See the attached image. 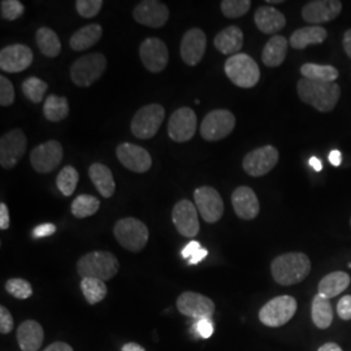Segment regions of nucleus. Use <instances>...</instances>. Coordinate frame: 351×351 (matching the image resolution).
I'll return each instance as SVG.
<instances>
[{
    "mask_svg": "<svg viewBox=\"0 0 351 351\" xmlns=\"http://www.w3.org/2000/svg\"><path fill=\"white\" fill-rule=\"evenodd\" d=\"M328 159H329V162L332 165H335V167H339L341 165V162H342V155H341V152L339 150H333L329 152V156H328Z\"/></svg>",
    "mask_w": 351,
    "mask_h": 351,
    "instance_id": "nucleus-54",
    "label": "nucleus"
},
{
    "mask_svg": "<svg viewBox=\"0 0 351 351\" xmlns=\"http://www.w3.org/2000/svg\"><path fill=\"white\" fill-rule=\"evenodd\" d=\"M278 162V151L274 146H263L250 151L242 162L243 171L251 177H262L269 173Z\"/></svg>",
    "mask_w": 351,
    "mask_h": 351,
    "instance_id": "nucleus-10",
    "label": "nucleus"
},
{
    "mask_svg": "<svg viewBox=\"0 0 351 351\" xmlns=\"http://www.w3.org/2000/svg\"><path fill=\"white\" fill-rule=\"evenodd\" d=\"M14 101V88L8 78L0 77V104L1 107H8Z\"/></svg>",
    "mask_w": 351,
    "mask_h": 351,
    "instance_id": "nucleus-44",
    "label": "nucleus"
},
{
    "mask_svg": "<svg viewBox=\"0 0 351 351\" xmlns=\"http://www.w3.org/2000/svg\"><path fill=\"white\" fill-rule=\"evenodd\" d=\"M351 278L346 272L337 271L323 277L317 285V294L332 300L343 293L350 285Z\"/></svg>",
    "mask_w": 351,
    "mask_h": 351,
    "instance_id": "nucleus-28",
    "label": "nucleus"
},
{
    "mask_svg": "<svg viewBox=\"0 0 351 351\" xmlns=\"http://www.w3.org/2000/svg\"><path fill=\"white\" fill-rule=\"evenodd\" d=\"M33 51L24 45H11L0 51V69L8 73H20L33 63Z\"/></svg>",
    "mask_w": 351,
    "mask_h": 351,
    "instance_id": "nucleus-20",
    "label": "nucleus"
},
{
    "mask_svg": "<svg viewBox=\"0 0 351 351\" xmlns=\"http://www.w3.org/2000/svg\"><path fill=\"white\" fill-rule=\"evenodd\" d=\"M107 68V59L101 53L81 56L71 66V78L80 88H88L101 78Z\"/></svg>",
    "mask_w": 351,
    "mask_h": 351,
    "instance_id": "nucleus-6",
    "label": "nucleus"
},
{
    "mask_svg": "<svg viewBox=\"0 0 351 351\" xmlns=\"http://www.w3.org/2000/svg\"><path fill=\"white\" fill-rule=\"evenodd\" d=\"M213 45L223 55H237L243 46V32L239 26H228L215 37Z\"/></svg>",
    "mask_w": 351,
    "mask_h": 351,
    "instance_id": "nucleus-26",
    "label": "nucleus"
},
{
    "mask_svg": "<svg viewBox=\"0 0 351 351\" xmlns=\"http://www.w3.org/2000/svg\"><path fill=\"white\" fill-rule=\"evenodd\" d=\"M101 202L94 195L82 194L78 195L75 201L72 202L71 210L77 219H85L88 216H93L99 211Z\"/></svg>",
    "mask_w": 351,
    "mask_h": 351,
    "instance_id": "nucleus-37",
    "label": "nucleus"
},
{
    "mask_svg": "<svg viewBox=\"0 0 351 351\" xmlns=\"http://www.w3.org/2000/svg\"><path fill=\"white\" fill-rule=\"evenodd\" d=\"M328 37L323 26H306L295 30L289 39V43L295 50H303L311 45H320Z\"/></svg>",
    "mask_w": 351,
    "mask_h": 351,
    "instance_id": "nucleus-27",
    "label": "nucleus"
},
{
    "mask_svg": "<svg viewBox=\"0 0 351 351\" xmlns=\"http://www.w3.org/2000/svg\"><path fill=\"white\" fill-rule=\"evenodd\" d=\"M194 201L198 213L208 224L217 223L224 213V202L217 190L211 186H201L194 191Z\"/></svg>",
    "mask_w": 351,
    "mask_h": 351,
    "instance_id": "nucleus-11",
    "label": "nucleus"
},
{
    "mask_svg": "<svg viewBox=\"0 0 351 351\" xmlns=\"http://www.w3.org/2000/svg\"><path fill=\"white\" fill-rule=\"evenodd\" d=\"M116 156L119 162L125 167L126 169L136 172V173H145L147 172L152 165L151 155L149 151L133 143H121L116 149Z\"/></svg>",
    "mask_w": 351,
    "mask_h": 351,
    "instance_id": "nucleus-19",
    "label": "nucleus"
},
{
    "mask_svg": "<svg viewBox=\"0 0 351 351\" xmlns=\"http://www.w3.org/2000/svg\"><path fill=\"white\" fill-rule=\"evenodd\" d=\"M43 114L49 121H52V123H59L64 119H66L69 114L68 99L64 97H58L55 94H51L45 101Z\"/></svg>",
    "mask_w": 351,
    "mask_h": 351,
    "instance_id": "nucleus-35",
    "label": "nucleus"
},
{
    "mask_svg": "<svg viewBox=\"0 0 351 351\" xmlns=\"http://www.w3.org/2000/svg\"><path fill=\"white\" fill-rule=\"evenodd\" d=\"M45 339V330L36 320H26L17 328V342L23 351H37Z\"/></svg>",
    "mask_w": 351,
    "mask_h": 351,
    "instance_id": "nucleus-25",
    "label": "nucleus"
},
{
    "mask_svg": "<svg viewBox=\"0 0 351 351\" xmlns=\"http://www.w3.org/2000/svg\"><path fill=\"white\" fill-rule=\"evenodd\" d=\"M43 351H75L73 348L65 342H53L51 343L49 348H46V350Z\"/></svg>",
    "mask_w": 351,
    "mask_h": 351,
    "instance_id": "nucleus-52",
    "label": "nucleus"
},
{
    "mask_svg": "<svg viewBox=\"0 0 351 351\" xmlns=\"http://www.w3.org/2000/svg\"><path fill=\"white\" fill-rule=\"evenodd\" d=\"M221 12L228 19H239L241 16L246 14L250 11V0H223L221 4Z\"/></svg>",
    "mask_w": 351,
    "mask_h": 351,
    "instance_id": "nucleus-40",
    "label": "nucleus"
},
{
    "mask_svg": "<svg viewBox=\"0 0 351 351\" xmlns=\"http://www.w3.org/2000/svg\"><path fill=\"white\" fill-rule=\"evenodd\" d=\"M236 126L234 114L228 110H215L207 113L201 125L202 138L215 142L228 137Z\"/></svg>",
    "mask_w": 351,
    "mask_h": 351,
    "instance_id": "nucleus-9",
    "label": "nucleus"
},
{
    "mask_svg": "<svg viewBox=\"0 0 351 351\" xmlns=\"http://www.w3.org/2000/svg\"><path fill=\"white\" fill-rule=\"evenodd\" d=\"M350 224H351V220H350Z\"/></svg>",
    "mask_w": 351,
    "mask_h": 351,
    "instance_id": "nucleus-59",
    "label": "nucleus"
},
{
    "mask_svg": "<svg viewBox=\"0 0 351 351\" xmlns=\"http://www.w3.org/2000/svg\"><path fill=\"white\" fill-rule=\"evenodd\" d=\"M308 164H310V167L314 169L315 172H322V169H323V164H322V160H320L319 158H316V156H311V158H310V160H308Z\"/></svg>",
    "mask_w": 351,
    "mask_h": 351,
    "instance_id": "nucleus-55",
    "label": "nucleus"
},
{
    "mask_svg": "<svg viewBox=\"0 0 351 351\" xmlns=\"http://www.w3.org/2000/svg\"><path fill=\"white\" fill-rule=\"evenodd\" d=\"M228 78L239 88H254L261 78V69L256 62L246 53L230 56L224 65Z\"/></svg>",
    "mask_w": 351,
    "mask_h": 351,
    "instance_id": "nucleus-4",
    "label": "nucleus"
},
{
    "mask_svg": "<svg viewBox=\"0 0 351 351\" xmlns=\"http://www.w3.org/2000/svg\"><path fill=\"white\" fill-rule=\"evenodd\" d=\"M298 304L291 295H280L267 302L259 311V320L269 328L285 326L294 317Z\"/></svg>",
    "mask_w": 351,
    "mask_h": 351,
    "instance_id": "nucleus-7",
    "label": "nucleus"
},
{
    "mask_svg": "<svg viewBox=\"0 0 351 351\" xmlns=\"http://www.w3.org/2000/svg\"><path fill=\"white\" fill-rule=\"evenodd\" d=\"M5 290L17 300H27L33 294V287L24 278H11L5 282Z\"/></svg>",
    "mask_w": 351,
    "mask_h": 351,
    "instance_id": "nucleus-41",
    "label": "nucleus"
},
{
    "mask_svg": "<svg viewBox=\"0 0 351 351\" xmlns=\"http://www.w3.org/2000/svg\"><path fill=\"white\" fill-rule=\"evenodd\" d=\"M165 116V110L160 104H149L138 110L132 120L130 130L134 137L150 139L158 133Z\"/></svg>",
    "mask_w": 351,
    "mask_h": 351,
    "instance_id": "nucleus-8",
    "label": "nucleus"
},
{
    "mask_svg": "<svg viewBox=\"0 0 351 351\" xmlns=\"http://www.w3.org/2000/svg\"><path fill=\"white\" fill-rule=\"evenodd\" d=\"M36 40L40 52L47 58H56L62 52L60 39L50 27L43 26L38 29Z\"/></svg>",
    "mask_w": 351,
    "mask_h": 351,
    "instance_id": "nucleus-33",
    "label": "nucleus"
},
{
    "mask_svg": "<svg viewBox=\"0 0 351 351\" xmlns=\"http://www.w3.org/2000/svg\"><path fill=\"white\" fill-rule=\"evenodd\" d=\"M172 221L177 232L188 239H193L199 233L198 210L193 202L188 199L177 202L172 211Z\"/></svg>",
    "mask_w": 351,
    "mask_h": 351,
    "instance_id": "nucleus-15",
    "label": "nucleus"
},
{
    "mask_svg": "<svg viewBox=\"0 0 351 351\" xmlns=\"http://www.w3.org/2000/svg\"><path fill=\"white\" fill-rule=\"evenodd\" d=\"M178 311L191 319H213L215 314V303L208 297L194 293L185 291L177 298Z\"/></svg>",
    "mask_w": 351,
    "mask_h": 351,
    "instance_id": "nucleus-14",
    "label": "nucleus"
},
{
    "mask_svg": "<svg viewBox=\"0 0 351 351\" xmlns=\"http://www.w3.org/2000/svg\"><path fill=\"white\" fill-rule=\"evenodd\" d=\"M63 147L58 141H47L30 152V163L38 173H50L63 160Z\"/></svg>",
    "mask_w": 351,
    "mask_h": 351,
    "instance_id": "nucleus-12",
    "label": "nucleus"
},
{
    "mask_svg": "<svg viewBox=\"0 0 351 351\" xmlns=\"http://www.w3.org/2000/svg\"><path fill=\"white\" fill-rule=\"evenodd\" d=\"M208 255V251L206 249H201V250L197 251L190 259L188 261L189 265H195V264L201 263L202 261H204Z\"/></svg>",
    "mask_w": 351,
    "mask_h": 351,
    "instance_id": "nucleus-51",
    "label": "nucleus"
},
{
    "mask_svg": "<svg viewBox=\"0 0 351 351\" xmlns=\"http://www.w3.org/2000/svg\"><path fill=\"white\" fill-rule=\"evenodd\" d=\"M81 290L88 304H97L103 301L108 291L104 281L90 277L81 280Z\"/></svg>",
    "mask_w": 351,
    "mask_h": 351,
    "instance_id": "nucleus-36",
    "label": "nucleus"
},
{
    "mask_svg": "<svg viewBox=\"0 0 351 351\" xmlns=\"http://www.w3.org/2000/svg\"><path fill=\"white\" fill-rule=\"evenodd\" d=\"M10 228V213L5 203H0V229L7 230Z\"/></svg>",
    "mask_w": 351,
    "mask_h": 351,
    "instance_id": "nucleus-50",
    "label": "nucleus"
},
{
    "mask_svg": "<svg viewBox=\"0 0 351 351\" xmlns=\"http://www.w3.org/2000/svg\"><path fill=\"white\" fill-rule=\"evenodd\" d=\"M139 56L143 65L152 73L163 72L169 60L168 47L159 38H146L139 47Z\"/></svg>",
    "mask_w": 351,
    "mask_h": 351,
    "instance_id": "nucleus-17",
    "label": "nucleus"
},
{
    "mask_svg": "<svg viewBox=\"0 0 351 351\" xmlns=\"http://www.w3.org/2000/svg\"><path fill=\"white\" fill-rule=\"evenodd\" d=\"M101 26L98 24L84 26L80 30H77L75 34L71 37L69 45L72 50L84 51L93 47L95 43L99 42L101 37Z\"/></svg>",
    "mask_w": 351,
    "mask_h": 351,
    "instance_id": "nucleus-31",
    "label": "nucleus"
},
{
    "mask_svg": "<svg viewBox=\"0 0 351 351\" xmlns=\"http://www.w3.org/2000/svg\"><path fill=\"white\" fill-rule=\"evenodd\" d=\"M288 53V39L282 36L271 38L262 52V62L269 68H276L284 63Z\"/></svg>",
    "mask_w": 351,
    "mask_h": 351,
    "instance_id": "nucleus-30",
    "label": "nucleus"
},
{
    "mask_svg": "<svg viewBox=\"0 0 351 351\" xmlns=\"http://www.w3.org/2000/svg\"><path fill=\"white\" fill-rule=\"evenodd\" d=\"M101 0H78L75 1V10L80 16L85 19H93L101 12Z\"/></svg>",
    "mask_w": 351,
    "mask_h": 351,
    "instance_id": "nucleus-43",
    "label": "nucleus"
},
{
    "mask_svg": "<svg viewBox=\"0 0 351 351\" xmlns=\"http://www.w3.org/2000/svg\"><path fill=\"white\" fill-rule=\"evenodd\" d=\"M342 11V3L339 0H313L304 4L302 19L308 23L320 25L339 17Z\"/></svg>",
    "mask_w": 351,
    "mask_h": 351,
    "instance_id": "nucleus-18",
    "label": "nucleus"
},
{
    "mask_svg": "<svg viewBox=\"0 0 351 351\" xmlns=\"http://www.w3.org/2000/svg\"><path fill=\"white\" fill-rule=\"evenodd\" d=\"M342 45H343V50H345L346 55L350 58L351 60V29L345 32L343 39H342Z\"/></svg>",
    "mask_w": 351,
    "mask_h": 351,
    "instance_id": "nucleus-53",
    "label": "nucleus"
},
{
    "mask_svg": "<svg viewBox=\"0 0 351 351\" xmlns=\"http://www.w3.org/2000/svg\"><path fill=\"white\" fill-rule=\"evenodd\" d=\"M272 277L277 284L290 287L302 282L311 272V262L303 252L278 255L271 264Z\"/></svg>",
    "mask_w": 351,
    "mask_h": 351,
    "instance_id": "nucleus-1",
    "label": "nucleus"
},
{
    "mask_svg": "<svg viewBox=\"0 0 351 351\" xmlns=\"http://www.w3.org/2000/svg\"><path fill=\"white\" fill-rule=\"evenodd\" d=\"M197 130V114L189 108L182 107L172 113L168 123L169 138L178 143L188 142L194 137Z\"/></svg>",
    "mask_w": 351,
    "mask_h": 351,
    "instance_id": "nucleus-16",
    "label": "nucleus"
},
{
    "mask_svg": "<svg viewBox=\"0 0 351 351\" xmlns=\"http://www.w3.org/2000/svg\"><path fill=\"white\" fill-rule=\"evenodd\" d=\"M311 319L314 322L315 326L319 329H328L333 323V308L330 301L316 294L311 304Z\"/></svg>",
    "mask_w": 351,
    "mask_h": 351,
    "instance_id": "nucleus-32",
    "label": "nucleus"
},
{
    "mask_svg": "<svg viewBox=\"0 0 351 351\" xmlns=\"http://www.w3.org/2000/svg\"><path fill=\"white\" fill-rule=\"evenodd\" d=\"M0 11H1V17L4 20L14 21L23 16L25 8H24V4L19 0H3L0 5Z\"/></svg>",
    "mask_w": 351,
    "mask_h": 351,
    "instance_id": "nucleus-42",
    "label": "nucleus"
},
{
    "mask_svg": "<svg viewBox=\"0 0 351 351\" xmlns=\"http://www.w3.org/2000/svg\"><path fill=\"white\" fill-rule=\"evenodd\" d=\"M26 136L21 129H13L0 139V164L4 169H12L25 154Z\"/></svg>",
    "mask_w": 351,
    "mask_h": 351,
    "instance_id": "nucleus-13",
    "label": "nucleus"
},
{
    "mask_svg": "<svg viewBox=\"0 0 351 351\" xmlns=\"http://www.w3.org/2000/svg\"><path fill=\"white\" fill-rule=\"evenodd\" d=\"M254 21L264 34H276L287 25L285 16L271 5L259 7L254 14Z\"/></svg>",
    "mask_w": 351,
    "mask_h": 351,
    "instance_id": "nucleus-24",
    "label": "nucleus"
},
{
    "mask_svg": "<svg viewBox=\"0 0 351 351\" xmlns=\"http://www.w3.org/2000/svg\"><path fill=\"white\" fill-rule=\"evenodd\" d=\"M134 20L141 25L149 27H162L169 19L168 7L156 0L141 1L133 11Z\"/></svg>",
    "mask_w": 351,
    "mask_h": 351,
    "instance_id": "nucleus-21",
    "label": "nucleus"
},
{
    "mask_svg": "<svg viewBox=\"0 0 351 351\" xmlns=\"http://www.w3.org/2000/svg\"><path fill=\"white\" fill-rule=\"evenodd\" d=\"M113 234L124 249L132 252L143 250L149 241L147 226L134 217H124L119 220L113 228Z\"/></svg>",
    "mask_w": 351,
    "mask_h": 351,
    "instance_id": "nucleus-5",
    "label": "nucleus"
},
{
    "mask_svg": "<svg viewBox=\"0 0 351 351\" xmlns=\"http://www.w3.org/2000/svg\"><path fill=\"white\" fill-rule=\"evenodd\" d=\"M120 264L112 252L93 251L81 256L77 262V272L82 278H98L108 281L117 275Z\"/></svg>",
    "mask_w": 351,
    "mask_h": 351,
    "instance_id": "nucleus-3",
    "label": "nucleus"
},
{
    "mask_svg": "<svg viewBox=\"0 0 351 351\" xmlns=\"http://www.w3.org/2000/svg\"><path fill=\"white\" fill-rule=\"evenodd\" d=\"M280 3H282V0H268L267 1V4H280Z\"/></svg>",
    "mask_w": 351,
    "mask_h": 351,
    "instance_id": "nucleus-58",
    "label": "nucleus"
},
{
    "mask_svg": "<svg viewBox=\"0 0 351 351\" xmlns=\"http://www.w3.org/2000/svg\"><path fill=\"white\" fill-rule=\"evenodd\" d=\"M78 172L75 171V167L66 165L60 171L56 178V185L60 190V193L65 197H71L75 193L77 184H78Z\"/></svg>",
    "mask_w": 351,
    "mask_h": 351,
    "instance_id": "nucleus-38",
    "label": "nucleus"
},
{
    "mask_svg": "<svg viewBox=\"0 0 351 351\" xmlns=\"http://www.w3.org/2000/svg\"><path fill=\"white\" fill-rule=\"evenodd\" d=\"M13 326H14V320L12 315L8 311V308L1 306L0 307V333L1 335L11 333Z\"/></svg>",
    "mask_w": 351,
    "mask_h": 351,
    "instance_id": "nucleus-46",
    "label": "nucleus"
},
{
    "mask_svg": "<svg viewBox=\"0 0 351 351\" xmlns=\"http://www.w3.org/2000/svg\"><path fill=\"white\" fill-rule=\"evenodd\" d=\"M232 204L234 213L242 220H252L255 219L259 211L261 204L255 191L249 186H239L232 194Z\"/></svg>",
    "mask_w": 351,
    "mask_h": 351,
    "instance_id": "nucleus-23",
    "label": "nucleus"
},
{
    "mask_svg": "<svg viewBox=\"0 0 351 351\" xmlns=\"http://www.w3.org/2000/svg\"><path fill=\"white\" fill-rule=\"evenodd\" d=\"M303 78L319 82H335L339 78V71L332 65L307 63L301 66Z\"/></svg>",
    "mask_w": 351,
    "mask_h": 351,
    "instance_id": "nucleus-34",
    "label": "nucleus"
},
{
    "mask_svg": "<svg viewBox=\"0 0 351 351\" xmlns=\"http://www.w3.org/2000/svg\"><path fill=\"white\" fill-rule=\"evenodd\" d=\"M297 91L302 101L310 104L319 112L333 111L341 95V88L336 82H319L307 78L298 81Z\"/></svg>",
    "mask_w": 351,
    "mask_h": 351,
    "instance_id": "nucleus-2",
    "label": "nucleus"
},
{
    "mask_svg": "<svg viewBox=\"0 0 351 351\" xmlns=\"http://www.w3.org/2000/svg\"><path fill=\"white\" fill-rule=\"evenodd\" d=\"M201 243H199L198 241H191V242H189L188 245L185 246V249L181 251V256H182L184 259L189 261L197 251L201 250Z\"/></svg>",
    "mask_w": 351,
    "mask_h": 351,
    "instance_id": "nucleus-49",
    "label": "nucleus"
},
{
    "mask_svg": "<svg viewBox=\"0 0 351 351\" xmlns=\"http://www.w3.org/2000/svg\"><path fill=\"white\" fill-rule=\"evenodd\" d=\"M56 226L51 223H46V224H40L37 228H34L33 230V236L36 239H45V237H50L52 234L56 233Z\"/></svg>",
    "mask_w": 351,
    "mask_h": 351,
    "instance_id": "nucleus-48",
    "label": "nucleus"
},
{
    "mask_svg": "<svg viewBox=\"0 0 351 351\" xmlns=\"http://www.w3.org/2000/svg\"><path fill=\"white\" fill-rule=\"evenodd\" d=\"M88 176L94 184V186L101 193V197L111 198L116 190V184L113 180L112 172L107 165L101 163H94L88 168Z\"/></svg>",
    "mask_w": 351,
    "mask_h": 351,
    "instance_id": "nucleus-29",
    "label": "nucleus"
},
{
    "mask_svg": "<svg viewBox=\"0 0 351 351\" xmlns=\"http://www.w3.org/2000/svg\"><path fill=\"white\" fill-rule=\"evenodd\" d=\"M121 351H146L141 345L136 343V342H128L124 346Z\"/></svg>",
    "mask_w": 351,
    "mask_h": 351,
    "instance_id": "nucleus-57",
    "label": "nucleus"
},
{
    "mask_svg": "<svg viewBox=\"0 0 351 351\" xmlns=\"http://www.w3.org/2000/svg\"><path fill=\"white\" fill-rule=\"evenodd\" d=\"M337 314L342 320H351V295H345L339 300Z\"/></svg>",
    "mask_w": 351,
    "mask_h": 351,
    "instance_id": "nucleus-47",
    "label": "nucleus"
},
{
    "mask_svg": "<svg viewBox=\"0 0 351 351\" xmlns=\"http://www.w3.org/2000/svg\"><path fill=\"white\" fill-rule=\"evenodd\" d=\"M207 37L199 27H193L185 33L181 40V58L190 66L199 63L206 52Z\"/></svg>",
    "mask_w": 351,
    "mask_h": 351,
    "instance_id": "nucleus-22",
    "label": "nucleus"
},
{
    "mask_svg": "<svg viewBox=\"0 0 351 351\" xmlns=\"http://www.w3.org/2000/svg\"><path fill=\"white\" fill-rule=\"evenodd\" d=\"M194 332L201 339H210L213 336V332H215V326H213V320L211 319L197 320V323L194 324Z\"/></svg>",
    "mask_w": 351,
    "mask_h": 351,
    "instance_id": "nucleus-45",
    "label": "nucleus"
},
{
    "mask_svg": "<svg viewBox=\"0 0 351 351\" xmlns=\"http://www.w3.org/2000/svg\"><path fill=\"white\" fill-rule=\"evenodd\" d=\"M47 88V84L38 77H29L23 82V93L33 103H40L43 101Z\"/></svg>",
    "mask_w": 351,
    "mask_h": 351,
    "instance_id": "nucleus-39",
    "label": "nucleus"
},
{
    "mask_svg": "<svg viewBox=\"0 0 351 351\" xmlns=\"http://www.w3.org/2000/svg\"><path fill=\"white\" fill-rule=\"evenodd\" d=\"M317 351H342V349L335 342H326L324 345H322Z\"/></svg>",
    "mask_w": 351,
    "mask_h": 351,
    "instance_id": "nucleus-56",
    "label": "nucleus"
}]
</instances>
